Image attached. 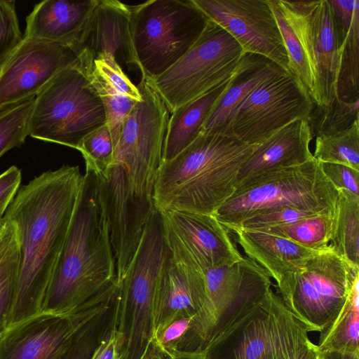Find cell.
Here are the masks:
<instances>
[{
  "instance_id": "cell-1",
  "label": "cell",
  "mask_w": 359,
  "mask_h": 359,
  "mask_svg": "<svg viewBox=\"0 0 359 359\" xmlns=\"http://www.w3.org/2000/svg\"><path fill=\"white\" fill-rule=\"evenodd\" d=\"M83 182L78 165L45 171L21 187L7 209L3 221L14 224L20 250L7 327L42 311Z\"/></svg>"
},
{
  "instance_id": "cell-2",
  "label": "cell",
  "mask_w": 359,
  "mask_h": 359,
  "mask_svg": "<svg viewBox=\"0 0 359 359\" xmlns=\"http://www.w3.org/2000/svg\"><path fill=\"white\" fill-rule=\"evenodd\" d=\"M257 146L226 134L201 133L161 162L153 191L156 210L214 215L235 192L238 172Z\"/></svg>"
},
{
  "instance_id": "cell-3",
  "label": "cell",
  "mask_w": 359,
  "mask_h": 359,
  "mask_svg": "<svg viewBox=\"0 0 359 359\" xmlns=\"http://www.w3.org/2000/svg\"><path fill=\"white\" fill-rule=\"evenodd\" d=\"M116 262L93 175L86 171L79 199L42 311H75L116 280Z\"/></svg>"
},
{
  "instance_id": "cell-4",
  "label": "cell",
  "mask_w": 359,
  "mask_h": 359,
  "mask_svg": "<svg viewBox=\"0 0 359 359\" xmlns=\"http://www.w3.org/2000/svg\"><path fill=\"white\" fill-rule=\"evenodd\" d=\"M170 253L156 210L137 251L118 282L113 327L123 337L122 359H140L153 341V311L157 287Z\"/></svg>"
},
{
  "instance_id": "cell-5",
  "label": "cell",
  "mask_w": 359,
  "mask_h": 359,
  "mask_svg": "<svg viewBox=\"0 0 359 359\" xmlns=\"http://www.w3.org/2000/svg\"><path fill=\"white\" fill-rule=\"evenodd\" d=\"M338 190L313 158L302 165L264 173L237 188L214 215L233 230L252 215L289 207L320 212L336 210Z\"/></svg>"
},
{
  "instance_id": "cell-6",
  "label": "cell",
  "mask_w": 359,
  "mask_h": 359,
  "mask_svg": "<svg viewBox=\"0 0 359 359\" xmlns=\"http://www.w3.org/2000/svg\"><path fill=\"white\" fill-rule=\"evenodd\" d=\"M106 124L102 101L78 60L58 72L35 97L28 133L77 149L87 135Z\"/></svg>"
},
{
  "instance_id": "cell-7",
  "label": "cell",
  "mask_w": 359,
  "mask_h": 359,
  "mask_svg": "<svg viewBox=\"0 0 359 359\" xmlns=\"http://www.w3.org/2000/svg\"><path fill=\"white\" fill-rule=\"evenodd\" d=\"M130 8L142 77L154 78L168 70L194 46L208 21L192 0H152Z\"/></svg>"
},
{
  "instance_id": "cell-8",
  "label": "cell",
  "mask_w": 359,
  "mask_h": 359,
  "mask_svg": "<svg viewBox=\"0 0 359 359\" xmlns=\"http://www.w3.org/2000/svg\"><path fill=\"white\" fill-rule=\"evenodd\" d=\"M359 268L350 264L330 244L297 271L283 276L276 287L287 309L309 332H322L335 318Z\"/></svg>"
},
{
  "instance_id": "cell-9",
  "label": "cell",
  "mask_w": 359,
  "mask_h": 359,
  "mask_svg": "<svg viewBox=\"0 0 359 359\" xmlns=\"http://www.w3.org/2000/svg\"><path fill=\"white\" fill-rule=\"evenodd\" d=\"M244 54L225 29L208 19L198 39L180 59L161 75L147 78L171 113L227 81Z\"/></svg>"
},
{
  "instance_id": "cell-10",
  "label": "cell",
  "mask_w": 359,
  "mask_h": 359,
  "mask_svg": "<svg viewBox=\"0 0 359 359\" xmlns=\"http://www.w3.org/2000/svg\"><path fill=\"white\" fill-rule=\"evenodd\" d=\"M205 299L192 318L185 339L203 350L210 340L271 289L266 271L248 257L204 273Z\"/></svg>"
},
{
  "instance_id": "cell-11",
  "label": "cell",
  "mask_w": 359,
  "mask_h": 359,
  "mask_svg": "<svg viewBox=\"0 0 359 359\" xmlns=\"http://www.w3.org/2000/svg\"><path fill=\"white\" fill-rule=\"evenodd\" d=\"M117 280L73 312L41 313L0 334V359H60L76 337L114 305Z\"/></svg>"
},
{
  "instance_id": "cell-12",
  "label": "cell",
  "mask_w": 359,
  "mask_h": 359,
  "mask_svg": "<svg viewBox=\"0 0 359 359\" xmlns=\"http://www.w3.org/2000/svg\"><path fill=\"white\" fill-rule=\"evenodd\" d=\"M137 87L142 99L123 123L116 147V163L122 164L135 194L153 198L169 111L147 77H142Z\"/></svg>"
},
{
  "instance_id": "cell-13",
  "label": "cell",
  "mask_w": 359,
  "mask_h": 359,
  "mask_svg": "<svg viewBox=\"0 0 359 359\" xmlns=\"http://www.w3.org/2000/svg\"><path fill=\"white\" fill-rule=\"evenodd\" d=\"M313 104L297 80L283 72L250 93L231 116L223 134L258 145L289 123L307 119Z\"/></svg>"
},
{
  "instance_id": "cell-14",
  "label": "cell",
  "mask_w": 359,
  "mask_h": 359,
  "mask_svg": "<svg viewBox=\"0 0 359 359\" xmlns=\"http://www.w3.org/2000/svg\"><path fill=\"white\" fill-rule=\"evenodd\" d=\"M93 175L97 198L108 226L118 282L156 210L153 198L133 192L121 163L116 162L104 173Z\"/></svg>"
},
{
  "instance_id": "cell-15",
  "label": "cell",
  "mask_w": 359,
  "mask_h": 359,
  "mask_svg": "<svg viewBox=\"0 0 359 359\" xmlns=\"http://www.w3.org/2000/svg\"><path fill=\"white\" fill-rule=\"evenodd\" d=\"M158 212L164 241L175 262L205 273L242 259L227 229L214 215L173 210Z\"/></svg>"
},
{
  "instance_id": "cell-16",
  "label": "cell",
  "mask_w": 359,
  "mask_h": 359,
  "mask_svg": "<svg viewBox=\"0 0 359 359\" xmlns=\"http://www.w3.org/2000/svg\"><path fill=\"white\" fill-rule=\"evenodd\" d=\"M225 29L244 53L263 56L288 71V57L267 0H192Z\"/></svg>"
},
{
  "instance_id": "cell-17",
  "label": "cell",
  "mask_w": 359,
  "mask_h": 359,
  "mask_svg": "<svg viewBox=\"0 0 359 359\" xmlns=\"http://www.w3.org/2000/svg\"><path fill=\"white\" fill-rule=\"evenodd\" d=\"M78 60L72 46L23 38L0 68V109L35 97Z\"/></svg>"
},
{
  "instance_id": "cell-18",
  "label": "cell",
  "mask_w": 359,
  "mask_h": 359,
  "mask_svg": "<svg viewBox=\"0 0 359 359\" xmlns=\"http://www.w3.org/2000/svg\"><path fill=\"white\" fill-rule=\"evenodd\" d=\"M74 48L82 68L92 66L97 56L106 53L121 68L130 65L140 70L131 35L130 6L119 1L98 0Z\"/></svg>"
},
{
  "instance_id": "cell-19",
  "label": "cell",
  "mask_w": 359,
  "mask_h": 359,
  "mask_svg": "<svg viewBox=\"0 0 359 359\" xmlns=\"http://www.w3.org/2000/svg\"><path fill=\"white\" fill-rule=\"evenodd\" d=\"M271 289L210 340L203 349L208 359H271Z\"/></svg>"
},
{
  "instance_id": "cell-20",
  "label": "cell",
  "mask_w": 359,
  "mask_h": 359,
  "mask_svg": "<svg viewBox=\"0 0 359 359\" xmlns=\"http://www.w3.org/2000/svg\"><path fill=\"white\" fill-rule=\"evenodd\" d=\"M288 57L289 73L319 106L318 66L303 1L267 0Z\"/></svg>"
},
{
  "instance_id": "cell-21",
  "label": "cell",
  "mask_w": 359,
  "mask_h": 359,
  "mask_svg": "<svg viewBox=\"0 0 359 359\" xmlns=\"http://www.w3.org/2000/svg\"><path fill=\"white\" fill-rule=\"evenodd\" d=\"M205 299L204 273L168 259L154 304L153 341L174 320L194 318Z\"/></svg>"
},
{
  "instance_id": "cell-22",
  "label": "cell",
  "mask_w": 359,
  "mask_h": 359,
  "mask_svg": "<svg viewBox=\"0 0 359 359\" xmlns=\"http://www.w3.org/2000/svg\"><path fill=\"white\" fill-rule=\"evenodd\" d=\"M312 139L306 119L294 121L278 130L258 144L243 164L235 182L236 189L264 173L313 160Z\"/></svg>"
},
{
  "instance_id": "cell-23",
  "label": "cell",
  "mask_w": 359,
  "mask_h": 359,
  "mask_svg": "<svg viewBox=\"0 0 359 359\" xmlns=\"http://www.w3.org/2000/svg\"><path fill=\"white\" fill-rule=\"evenodd\" d=\"M318 66L319 106L337 98L343 34L329 0L303 1Z\"/></svg>"
},
{
  "instance_id": "cell-24",
  "label": "cell",
  "mask_w": 359,
  "mask_h": 359,
  "mask_svg": "<svg viewBox=\"0 0 359 359\" xmlns=\"http://www.w3.org/2000/svg\"><path fill=\"white\" fill-rule=\"evenodd\" d=\"M98 0H45L26 18L24 38L74 46Z\"/></svg>"
},
{
  "instance_id": "cell-25",
  "label": "cell",
  "mask_w": 359,
  "mask_h": 359,
  "mask_svg": "<svg viewBox=\"0 0 359 359\" xmlns=\"http://www.w3.org/2000/svg\"><path fill=\"white\" fill-rule=\"evenodd\" d=\"M283 72L286 71L263 56L245 53L201 133L223 134L231 116L250 93L268 79Z\"/></svg>"
},
{
  "instance_id": "cell-26",
  "label": "cell",
  "mask_w": 359,
  "mask_h": 359,
  "mask_svg": "<svg viewBox=\"0 0 359 359\" xmlns=\"http://www.w3.org/2000/svg\"><path fill=\"white\" fill-rule=\"evenodd\" d=\"M233 231L247 257L263 267L276 282L285 274L300 269L309 258L322 250L307 248L262 231L236 229Z\"/></svg>"
},
{
  "instance_id": "cell-27",
  "label": "cell",
  "mask_w": 359,
  "mask_h": 359,
  "mask_svg": "<svg viewBox=\"0 0 359 359\" xmlns=\"http://www.w3.org/2000/svg\"><path fill=\"white\" fill-rule=\"evenodd\" d=\"M343 40L338 75L337 98L359 101V1L330 0Z\"/></svg>"
},
{
  "instance_id": "cell-28",
  "label": "cell",
  "mask_w": 359,
  "mask_h": 359,
  "mask_svg": "<svg viewBox=\"0 0 359 359\" xmlns=\"http://www.w3.org/2000/svg\"><path fill=\"white\" fill-rule=\"evenodd\" d=\"M231 77L204 95L181 105L171 112L161 162L175 157L198 137L203 124L226 90Z\"/></svg>"
},
{
  "instance_id": "cell-29",
  "label": "cell",
  "mask_w": 359,
  "mask_h": 359,
  "mask_svg": "<svg viewBox=\"0 0 359 359\" xmlns=\"http://www.w3.org/2000/svg\"><path fill=\"white\" fill-rule=\"evenodd\" d=\"M269 299L272 332L271 359H321L317 345L309 337L308 328L287 309L272 289Z\"/></svg>"
},
{
  "instance_id": "cell-30",
  "label": "cell",
  "mask_w": 359,
  "mask_h": 359,
  "mask_svg": "<svg viewBox=\"0 0 359 359\" xmlns=\"http://www.w3.org/2000/svg\"><path fill=\"white\" fill-rule=\"evenodd\" d=\"M359 278L353 283L339 312L320 332L316 344L320 354L359 353Z\"/></svg>"
},
{
  "instance_id": "cell-31",
  "label": "cell",
  "mask_w": 359,
  "mask_h": 359,
  "mask_svg": "<svg viewBox=\"0 0 359 359\" xmlns=\"http://www.w3.org/2000/svg\"><path fill=\"white\" fill-rule=\"evenodd\" d=\"M330 242L340 256L359 268V196L347 190L338 189Z\"/></svg>"
},
{
  "instance_id": "cell-32",
  "label": "cell",
  "mask_w": 359,
  "mask_h": 359,
  "mask_svg": "<svg viewBox=\"0 0 359 359\" xmlns=\"http://www.w3.org/2000/svg\"><path fill=\"white\" fill-rule=\"evenodd\" d=\"M82 69L102 101L107 125L116 147L123 123L137 102L123 94L93 65Z\"/></svg>"
},
{
  "instance_id": "cell-33",
  "label": "cell",
  "mask_w": 359,
  "mask_h": 359,
  "mask_svg": "<svg viewBox=\"0 0 359 359\" xmlns=\"http://www.w3.org/2000/svg\"><path fill=\"white\" fill-rule=\"evenodd\" d=\"M314 158L359 170V120L346 130L316 137Z\"/></svg>"
},
{
  "instance_id": "cell-34",
  "label": "cell",
  "mask_w": 359,
  "mask_h": 359,
  "mask_svg": "<svg viewBox=\"0 0 359 359\" xmlns=\"http://www.w3.org/2000/svg\"><path fill=\"white\" fill-rule=\"evenodd\" d=\"M334 213L320 214L286 226L257 231L271 233L307 248L320 250L326 248L331 241Z\"/></svg>"
},
{
  "instance_id": "cell-35",
  "label": "cell",
  "mask_w": 359,
  "mask_h": 359,
  "mask_svg": "<svg viewBox=\"0 0 359 359\" xmlns=\"http://www.w3.org/2000/svg\"><path fill=\"white\" fill-rule=\"evenodd\" d=\"M358 108L359 101L346 102L338 98L325 106L313 104L306 119L313 138L349 128L355 121L359 120Z\"/></svg>"
},
{
  "instance_id": "cell-36",
  "label": "cell",
  "mask_w": 359,
  "mask_h": 359,
  "mask_svg": "<svg viewBox=\"0 0 359 359\" xmlns=\"http://www.w3.org/2000/svg\"><path fill=\"white\" fill-rule=\"evenodd\" d=\"M34 99L0 109V158L25 143L29 135L28 123Z\"/></svg>"
},
{
  "instance_id": "cell-37",
  "label": "cell",
  "mask_w": 359,
  "mask_h": 359,
  "mask_svg": "<svg viewBox=\"0 0 359 359\" xmlns=\"http://www.w3.org/2000/svg\"><path fill=\"white\" fill-rule=\"evenodd\" d=\"M77 150L85 160L86 171L95 175L104 173L116 163V146L107 124L87 135Z\"/></svg>"
},
{
  "instance_id": "cell-38",
  "label": "cell",
  "mask_w": 359,
  "mask_h": 359,
  "mask_svg": "<svg viewBox=\"0 0 359 359\" xmlns=\"http://www.w3.org/2000/svg\"><path fill=\"white\" fill-rule=\"evenodd\" d=\"M20 261V250L15 236L6 255L0 262V334L7 327L15 290Z\"/></svg>"
},
{
  "instance_id": "cell-39",
  "label": "cell",
  "mask_w": 359,
  "mask_h": 359,
  "mask_svg": "<svg viewBox=\"0 0 359 359\" xmlns=\"http://www.w3.org/2000/svg\"><path fill=\"white\" fill-rule=\"evenodd\" d=\"M325 213L331 212H320L289 207L268 209L256 212L245 219L232 231L262 230L283 226L309 217Z\"/></svg>"
},
{
  "instance_id": "cell-40",
  "label": "cell",
  "mask_w": 359,
  "mask_h": 359,
  "mask_svg": "<svg viewBox=\"0 0 359 359\" xmlns=\"http://www.w3.org/2000/svg\"><path fill=\"white\" fill-rule=\"evenodd\" d=\"M15 1L0 0V68L21 43Z\"/></svg>"
},
{
  "instance_id": "cell-41",
  "label": "cell",
  "mask_w": 359,
  "mask_h": 359,
  "mask_svg": "<svg viewBox=\"0 0 359 359\" xmlns=\"http://www.w3.org/2000/svg\"><path fill=\"white\" fill-rule=\"evenodd\" d=\"M93 65L123 94L136 102L141 100L142 95L137 87L132 83L112 55L100 54L95 58Z\"/></svg>"
},
{
  "instance_id": "cell-42",
  "label": "cell",
  "mask_w": 359,
  "mask_h": 359,
  "mask_svg": "<svg viewBox=\"0 0 359 359\" xmlns=\"http://www.w3.org/2000/svg\"><path fill=\"white\" fill-rule=\"evenodd\" d=\"M192 318H181L172 322L153 342L169 358L178 350L191 325Z\"/></svg>"
},
{
  "instance_id": "cell-43",
  "label": "cell",
  "mask_w": 359,
  "mask_h": 359,
  "mask_svg": "<svg viewBox=\"0 0 359 359\" xmlns=\"http://www.w3.org/2000/svg\"><path fill=\"white\" fill-rule=\"evenodd\" d=\"M321 168L324 175L337 190H347L359 196V170L346 165L332 163H321Z\"/></svg>"
},
{
  "instance_id": "cell-44",
  "label": "cell",
  "mask_w": 359,
  "mask_h": 359,
  "mask_svg": "<svg viewBox=\"0 0 359 359\" xmlns=\"http://www.w3.org/2000/svg\"><path fill=\"white\" fill-rule=\"evenodd\" d=\"M22 181L21 170L12 165L0 175V226L4 216L14 200Z\"/></svg>"
},
{
  "instance_id": "cell-45",
  "label": "cell",
  "mask_w": 359,
  "mask_h": 359,
  "mask_svg": "<svg viewBox=\"0 0 359 359\" xmlns=\"http://www.w3.org/2000/svg\"><path fill=\"white\" fill-rule=\"evenodd\" d=\"M123 343L122 334L112 327L107 337L94 348L89 359H122Z\"/></svg>"
},
{
  "instance_id": "cell-46",
  "label": "cell",
  "mask_w": 359,
  "mask_h": 359,
  "mask_svg": "<svg viewBox=\"0 0 359 359\" xmlns=\"http://www.w3.org/2000/svg\"><path fill=\"white\" fill-rule=\"evenodd\" d=\"M90 325L83 330L75 338L72 346L60 359H89L93 351L90 338Z\"/></svg>"
},
{
  "instance_id": "cell-47",
  "label": "cell",
  "mask_w": 359,
  "mask_h": 359,
  "mask_svg": "<svg viewBox=\"0 0 359 359\" xmlns=\"http://www.w3.org/2000/svg\"><path fill=\"white\" fill-rule=\"evenodd\" d=\"M15 236L14 224L9 221H3V225L0 228V262L6 255Z\"/></svg>"
},
{
  "instance_id": "cell-48",
  "label": "cell",
  "mask_w": 359,
  "mask_h": 359,
  "mask_svg": "<svg viewBox=\"0 0 359 359\" xmlns=\"http://www.w3.org/2000/svg\"><path fill=\"white\" fill-rule=\"evenodd\" d=\"M169 359H208L205 350H178Z\"/></svg>"
},
{
  "instance_id": "cell-49",
  "label": "cell",
  "mask_w": 359,
  "mask_h": 359,
  "mask_svg": "<svg viewBox=\"0 0 359 359\" xmlns=\"http://www.w3.org/2000/svg\"><path fill=\"white\" fill-rule=\"evenodd\" d=\"M140 359H169V358L164 355L152 341Z\"/></svg>"
},
{
  "instance_id": "cell-50",
  "label": "cell",
  "mask_w": 359,
  "mask_h": 359,
  "mask_svg": "<svg viewBox=\"0 0 359 359\" xmlns=\"http://www.w3.org/2000/svg\"><path fill=\"white\" fill-rule=\"evenodd\" d=\"M321 355L322 359H359V353H329Z\"/></svg>"
},
{
  "instance_id": "cell-51",
  "label": "cell",
  "mask_w": 359,
  "mask_h": 359,
  "mask_svg": "<svg viewBox=\"0 0 359 359\" xmlns=\"http://www.w3.org/2000/svg\"><path fill=\"white\" fill-rule=\"evenodd\" d=\"M2 225H3V224H2ZM2 225H1V226H2ZM1 226H0V228L1 227Z\"/></svg>"
},
{
  "instance_id": "cell-52",
  "label": "cell",
  "mask_w": 359,
  "mask_h": 359,
  "mask_svg": "<svg viewBox=\"0 0 359 359\" xmlns=\"http://www.w3.org/2000/svg\"><path fill=\"white\" fill-rule=\"evenodd\" d=\"M322 359V358H321Z\"/></svg>"
}]
</instances>
